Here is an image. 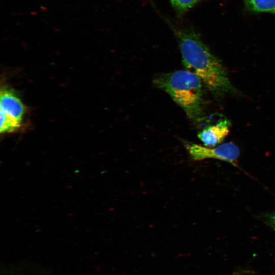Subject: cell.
<instances>
[{"mask_svg": "<svg viewBox=\"0 0 275 275\" xmlns=\"http://www.w3.org/2000/svg\"><path fill=\"white\" fill-rule=\"evenodd\" d=\"M244 273V271L243 272H241V271H239V272H235L231 274H230V275H240L241 273Z\"/></svg>", "mask_w": 275, "mask_h": 275, "instance_id": "obj_10", "label": "cell"}, {"mask_svg": "<svg viewBox=\"0 0 275 275\" xmlns=\"http://www.w3.org/2000/svg\"><path fill=\"white\" fill-rule=\"evenodd\" d=\"M200 0H170L171 3L176 11L183 14L194 6Z\"/></svg>", "mask_w": 275, "mask_h": 275, "instance_id": "obj_8", "label": "cell"}, {"mask_svg": "<svg viewBox=\"0 0 275 275\" xmlns=\"http://www.w3.org/2000/svg\"><path fill=\"white\" fill-rule=\"evenodd\" d=\"M154 85L166 92L194 122H200L203 115L202 81L187 70L163 73L155 77Z\"/></svg>", "mask_w": 275, "mask_h": 275, "instance_id": "obj_2", "label": "cell"}, {"mask_svg": "<svg viewBox=\"0 0 275 275\" xmlns=\"http://www.w3.org/2000/svg\"><path fill=\"white\" fill-rule=\"evenodd\" d=\"M185 147L195 161L215 159L236 166V160L240 154L239 148L233 142L223 144L214 148L194 143H187Z\"/></svg>", "mask_w": 275, "mask_h": 275, "instance_id": "obj_3", "label": "cell"}, {"mask_svg": "<svg viewBox=\"0 0 275 275\" xmlns=\"http://www.w3.org/2000/svg\"><path fill=\"white\" fill-rule=\"evenodd\" d=\"M265 219L269 226L275 230V212L266 215Z\"/></svg>", "mask_w": 275, "mask_h": 275, "instance_id": "obj_9", "label": "cell"}, {"mask_svg": "<svg viewBox=\"0 0 275 275\" xmlns=\"http://www.w3.org/2000/svg\"><path fill=\"white\" fill-rule=\"evenodd\" d=\"M183 64L196 74L212 94L223 96L236 92L221 62L191 29H174Z\"/></svg>", "mask_w": 275, "mask_h": 275, "instance_id": "obj_1", "label": "cell"}, {"mask_svg": "<svg viewBox=\"0 0 275 275\" xmlns=\"http://www.w3.org/2000/svg\"><path fill=\"white\" fill-rule=\"evenodd\" d=\"M1 111L21 121L25 112L23 104L12 90L2 89L0 96Z\"/></svg>", "mask_w": 275, "mask_h": 275, "instance_id": "obj_5", "label": "cell"}, {"mask_svg": "<svg viewBox=\"0 0 275 275\" xmlns=\"http://www.w3.org/2000/svg\"><path fill=\"white\" fill-rule=\"evenodd\" d=\"M250 11L275 14V0H244Z\"/></svg>", "mask_w": 275, "mask_h": 275, "instance_id": "obj_6", "label": "cell"}, {"mask_svg": "<svg viewBox=\"0 0 275 275\" xmlns=\"http://www.w3.org/2000/svg\"><path fill=\"white\" fill-rule=\"evenodd\" d=\"M20 121L1 111L0 131L2 133L16 130L20 127Z\"/></svg>", "mask_w": 275, "mask_h": 275, "instance_id": "obj_7", "label": "cell"}, {"mask_svg": "<svg viewBox=\"0 0 275 275\" xmlns=\"http://www.w3.org/2000/svg\"><path fill=\"white\" fill-rule=\"evenodd\" d=\"M230 123L227 119L219 120L198 133L199 139L206 147H214L224 141L230 132Z\"/></svg>", "mask_w": 275, "mask_h": 275, "instance_id": "obj_4", "label": "cell"}]
</instances>
